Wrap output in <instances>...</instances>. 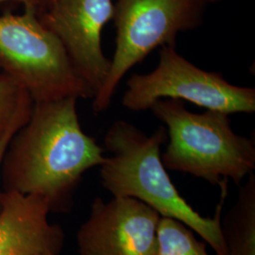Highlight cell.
I'll use <instances>...</instances> for the list:
<instances>
[{"label": "cell", "instance_id": "obj_1", "mask_svg": "<svg viewBox=\"0 0 255 255\" xmlns=\"http://www.w3.org/2000/svg\"><path fill=\"white\" fill-rule=\"evenodd\" d=\"M77 101L34 103L4 155L3 191L41 197L51 212L70 208L83 175L105 160L104 148L82 128Z\"/></svg>", "mask_w": 255, "mask_h": 255}, {"label": "cell", "instance_id": "obj_2", "mask_svg": "<svg viewBox=\"0 0 255 255\" xmlns=\"http://www.w3.org/2000/svg\"><path fill=\"white\" fill-rule=\"evenodd\" d=\"M167 140L161 126L150 135L124 120L112 124L104 136L110 152L101 166V184L113 197L142 201L161 217L177 219L199 235L216 255H225L221 213L228 196V184L220 187V201L214 217L201 216L182 198L171 181L161 154Z\"/></svg>", "mask_w": 255, "mask_h": 255}, {"label": "cell", "instance_id": "obj_3", "mask_svg": "<svg viewBox=\"0 0 255 255\" xmlns=\"http://www.w3.org/2000/svg\"><path fill=\"white\" fill-rule=\"evenodd\" d=\"M149 110L165 125L168 144L162 161L166 169L219 186L230 180L240 186L254 173L255 140L236 133L228 114H195L170 99L156 101Z\"/></svg>", "mask_w": 255, "mask_h": 255}, {"label": "cell", "instance_id": "obj_4", "mask_svg": "<svg viewBox=\"0 0 255 255\" xmlns=\"http://www.w3.org/2000/svg\"><path fill=\"white\" fill-rule=\"evenodd\" d=\"M23 14L0 15V68L34 103L67 98L94 99L60 40L46 28L34 5Z\"/></svg>", "mask_w": 255, "mask_h": 255}, {"label": "cell", "instance_id": "obj_5", "mask_svg": "<svg viewBox=\"0 0 255 255\" xmlns=\"http://www.w3.org/2000/svg\"><path fill=\"white\" fill-rule=\"evenodd\" d=\"M205 0H116L112 20L117 30L109 73L93 99V110L108 109L128 71L159 46L175 47L180 32L200 27Z\"/></svg>", "mask_w": 255, "mask_h": 255}, {"label": "cell", "instance_id": "obj_6", "mask_svg": "<svg viewBox=\"0 0 255 255\" xmlns=\"http://www.w3.org/2000/svg\"><path fill=\"white\" fill-rule=\"evenodd\" d=\"M127 87L122 105L131 112L149 110L156 101L164 99L188 101L228 115L255 112V88L234 85L222 73L201 69L171 46H162L154 70L133 74Z\"/></svg>", "mask_w": 255, "mask_h": 255}, {"label": "cell", "instance_id": "obj_7", "mask_svg": "<svg viewBox=\"0 0 255 255\" xmlns=\"http://www.w3.org/2000/svg\"><path fill=\"white\" fill-rule=\"evenodd\" d=\"M161 216L142 201L96 198L77 233L80 255H153Z\"/></svg>", "mask_w": 255, "mask_h": 255}, {"label": "cell", "instance_id": "obj_8", "mask_svg": "<svg viewBox=\"0 0 255 255\" xmlns=\"http://www.w3.org/2000/svg\"><path fill=\"white\" fill-rule=\"evenodd\" d=\"M113 13V0H54L38 10L41 22L60 40L95 96L109 73L111 60L103 53L101 35Z\"/></svg>", "mask_w": 255, "mask_h": 255}, {"label": "cell", "instance_id": "obj_9", "mask_svg": "<svg viewBox=\"0 0 255 255\" xmlns=\"http://www.w3.org/2000/svg\"><path fill=\"white\" fill-rule=\"evenodd\" d=\"M46 200L15 191H3L0 210V255H59L64 234L49 221Z\"/></svg>", "mask_w": 255, "mask_h": 255}, {"label": "cell", "instance_id": "obj_10", "mask_svg": "<svg viewBox=\"0 0 255 255\" xmlns=\"http://www.w3.org/2000/svg\"><path fill=\"white\" fill-rule=\"evenodd\" d=\"M225 255H255V176L241 184L237 201L221 219Z\"/></svg>", "mask_w": 255, "mask_h": 255}, {"label": "cell", "instance_id": "obj_11", "mask_svg": "<svg viewBox=\"0 0 255 255\" xmlns=\"http://www.w3.org/2000/svg\"><path fill=\"white\" fill-rule=\"evenodd\" d=\"M153 255H210L204 241L181 221L161 217Z\"/></svg>", "mask_w": 255, "mask_h": 255}, {"label": "cell", "instance_id": "obj_12", "mask_svg": "<svg viewBox=\"0 0 255 255\" xmlns=\"http://www.w3.org/2000/svg\"><path fill=\"white\" fill-rule=\"evenodd\" d=\"M29 95L6 74L0 73V139L11 128L23 126L33 109Z\"/></svg>", "mask_w": 255, "mask_h": 255}, {"label": "cell", "instance_id": "obj_13", "mask_svg": "<svg viewBox=\"0 0 255 255\" xmlns=\"http://www.w3.org/2000/svg\"><path fill=\"white\" fill-rule=\"evenodd\" d=\"M21 127L22 126L11 128L9 131L0 139V170H1L2 161H3L5 152H6V149H7V147L9 146V142H10L12 136L15 134V132ZM2 194H3V190H1V188H0V210H1V206H2Z\"/></svg>", "mask_w": 255, "mask_h": 255}, {"label": "cell", "instance_id": "obj_14", "mask_svg": "<svg viewBox=\"0 0 255 255\" xmlns=\"http://www.w3.org/2000/svg\"><path fill=\"white\" fill-rule=\"evenodd\" d=\"M7 1H17L22 4H24V6H28V5H34L39 9L40 6V0H0V3L3 2H7Z\"/></svg>", "mask_w": 255, "mask_h": 255}, {"label": "cell", "instance_id": "obj_15", "mask_svg": "<svg viewBox=\"0 0 255 255\" xmlns=\"http://www.w3.org/2000/svg\"><path fill=\"white\" fill-rule=\"evenodd\" d=\"M54 0H40V6L38 10L46 9V7H48Z\"/></svg>", "mask_w": 255, "mask_h": 255}, {"label": "cell", "instance_id": "obj_16", "mask_svg": "<svg viewBox=\"0 0 255 255\" xmlns=\"http://www.w3.org/2000/svg\"><path fill=\"white\" fill-rule=\"evenodd\" d=\"M207 3H211V2H216V1H219V0H205Z\"/></svg>", "mask_w": 255, "mask_h": 255}, {"label": "cell", "instance_id": "obj_17", "mask_svg": "<svg viewBox=\"0 0 255 255\" xmlns=\"http://www.w3.org/2000/svg\"><path fill=\"white\" fill-rule=\"evenodd\" d=\"M56 255V254H52V253H46V254H44V255Z\"/></svg>", "mask_w": 255, "mask_h": 255}]
</instances>
